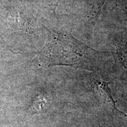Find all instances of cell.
Instances as JSON below:
<instances>
[{
	"instance_id": "6da1fadb",
	"label": "cell",
	"mask_w": 127,
	"mask_h": 127,
	"mask_svg": "<svg viewBox=\"0 0 127 127\" xmlns=\"http://www.w3.org/2000/svg\"><path fill=\"white\" fill-rule=\"evenodd\" d=\"M44 55L49 66L61 65L91 69L95 65V51L63 33L52 34Z\"/></svg>"
},
{
	"instance_id": "7a4b0ae2",
	"label": "cell",
	"mask_w": 127,
	"mask_h": 127,
	"mask_svg": "<svg viewBox=\"0 0 127 127\" xmlns=\"http://www.w3.org/2000/svg\"><path fill=\"white\" fill-rule=\"evenodd\" d=\"M109 84V82L102 80L95 81L94 84V91L95 92L96 98L100 104L104 107L121 115L127 117V115L120 111L116 106V102L112 96Z\"/></svg>"
},
{
	"instance_id": "3957f363",
	"label": "cell",
	"mask_w": 127,
	"mask_h": 127,
	"mask_svg": "<svg viewBox=\"0 0 127 127\" xmlns=\"http://www.w3.org/2000/svg\"><path fill=\"white\" fill-rule=\"evenodd\" d=\"M46 102L47 101L43 96L38 95L33 100L31 107H30V112L32 114H38L42 110V108L46 104Z\"/></svg>"
},
{
	"instance_id": "277c9868",
	"label": "cell",
	"mask_w": 127,
	"mask_h": 127,
	"mask_svg": "<svg viewBox=\"0 0 127 127\" xmlns=\"http://www.w3.org/2000/svg\"><path fill=\"white\" fill-rule=\"evenodd\" d=\"M0 45H1V41H0Z\"/></svg>"
}]
</instances>
